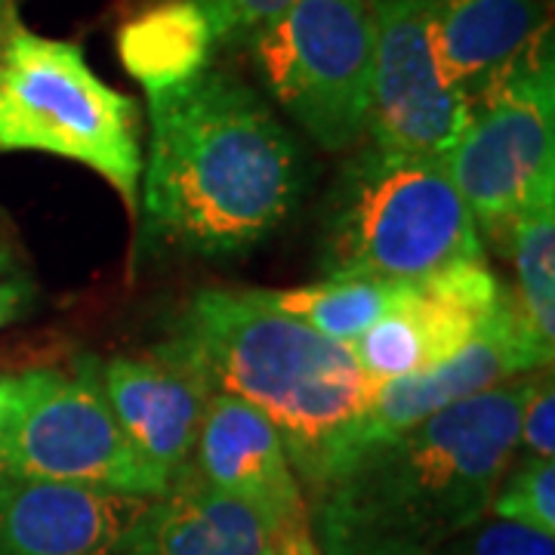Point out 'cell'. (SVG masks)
Returning <instances> with one entry per match:
<instances>
[{
  "mask_svg": "<svg viewBox=\"0 0 555 555\" xmlns=\"http://www.w3.org/2000/svg\"><path fill=\"white\" fill-rule=\"evenodd\" d=\"M145 219L173 247L225 257L269 238L294 214L302 158L269 105L229 72L149 96Z\"/></svg>",
  "mask_w": 555,
  "mask_h": 555,
  "instance_id": "6da1fadb",
  "label": "cell"
},
{
  "mask_svg": "<svg viewBox=\"0 0 555 555\" xmlns=\"http://www.w3.org/2000/svg\"><path fill=\"white\" fill-rule=\"evenodd\" d=\"M531 377L456 401L374 441L315 500L321 555H429L488 516L518 454Z\"/></svg>",
  "mask_w": 555,
  "mask_h": 555,
  "instance_id": "7a4b0ae2",
  "label": "cell"
},
{
  "mask_svg": "<svg viewBox=\"0 0 555 555\" xmlns=\"http://www.w3.org/2000/svg\"><path fill=\"white\" fill-rule=\"evenodd\" d=\"M167 346L210 392L254 404L275 426L312 496L371 444L377 386L352 349L281 312L266 291H198Z\"/></svg>",
  "mask_w": 555,
  "mask_h": 555,
  "instance_id": "3957f363",
  "label": "cell"
},
{
  "mask_svg": "<svg viewBox=\"0 0 555 555\" xmlns=\"http://www.w3.org/2000/svg\"><path fill=\"white\" fill-rule=\"evenodd\" d=\"M327 275L411 281L485 259L481 235L444 158L361 149L324 210Z\"/></svg>",
  "mask_w": 555,
  "mask_h": 555,
  "instance_id": "277c9868",
  "label": "cell"
},
{
  "mask_svg": "<svg viewBox=\"0 0 555 555\" xmlns=\"http://www.w3.org/2000/svg\"><path fill=\"white\" fill-rule=\"evenodd\" d=\"M0 152H40L100 173L133 210L142 177L139 115L72 40L16 22L0 38Z\"/></svg>",
  "mask_w": 555,
  "mask_h": 555,
  "instance_id": "5b68a950",
  "label": "cell"
},
{
  "mask_svg": "<svg viewBox=\"0 0 555 555\" xmlns=\"http://www.w3.org/2000/svg\"><path fill=\"white\" fill-rule=\"evenodd\" d=\"M275 102L324 152L367 137L374 16L367 0H294L250 38Z\"/></svg>",
  "mask_w": 555,
  "mask_h": 555,
  "instance_id": "8992f818",
  "label": "cell"
},
{
  "mask_svg": "<svg viewBox=\"0 0 555 555\" xmlns=\"http://www.w3.org/2000/svg\"><path fill=\"white\" fill-rule=\"evenodd\" d=\"M478 229L509 241L518 219L555 198V75L546 40L469 102L466 127L444 155Z\"/></svg>",
  "mask_w": 555,
  "mask_h": 555,
  "instance_id": "52a82bcc",
  "label": "cell"
},
{
  "mask_svg": "<svg viewBox=\"0 0 555 555\" xmlns=\"http://www.w3.org/2000/svg\"><path fill=\"white\" fill-rule=\"evenodd\" d=\"M0 476L38 478L118 494L160 496L164 478L137 454L102 392L100 367L50 371L0 438Z\"/></svg>",
  "mask_w": 555,
  "mask_h": 555,
  "instance_id": "ba28073f",
  "label": "cell"
},
{
  "mask_svg": "<svg viewBox=\"0 0 555 555\" xmlns=\"http://www.w3.org/2000/svg\"><path fill=\"white\" fill-rule=\"evenodd\" d=\"M374 16L371 142L401 155L444 158L466 127V102L433 50V0H367Z\"/></svg>",
  "mask_w": 555,
  "mask_h": 555,
  "instance_id": "9c48e42d",
  "label": "cell"
},
{
  "mask_svg": "<svg viewBox=\"0 0 555 555\" xmlns=\"http://www.w3.org/2000/svg\"><path fill=\"white\" fill-rule=\"evenodd\" d=\"M500 297L503 284L485 259L398 281L386 315L349 349L374 386L414 377L456 356L481 331Z\"/></svg>",
  "mask_w": 555,
  "mask_h": 555,
  "instance_id": "30bf717a",
  "label": "cell"
},
{
  "mask_svg": "<svg viewBox=\"0 0 555 555\" xmlns=\"http://www.w3.org/2000/svg\"><path fill=\"white\" fill-rule=\"evenodd\" d=\"M546 364H553V349L537 339L518 309V299L503 294L481 331L456 356L423 374L377 386L371 408V444L411 429L441 408L491 392Z\"/></svg>",
  "mask_w": 555,
  "mask_h": 555,
  "instance_id": "8fae6325",
  "label": "cell"
},
{
  "mask_svg": "<svg viewBox=\"0 0 555 555\" xmlns=\"http://www.w3.org/2000/svg\"><path fill=\"white\" fill-rule=\"evenodd\" d=\"M152 500L0 476V555H127Z\"/></svg>",
  "mask_w": 555,
  "mask_h": 555,
  "instance_id": "7c38bea8",
  "label": "cell"
},
{
  "mask_svg": "<svg viewBox=\"0 0 555 555\" xmlns=\"http://www.w3.org/2000/svg\"><path fill=\"white\" fill-rule=\"evenodd\" d=\"M100 383L127 441L170 485L192 460L210 386L167 343L149 356L105 361Z\"/></svg>",
  "mask_w": 555,
  "mask_h": 555,
  "instance_id": "4fadbf2b",
  "label": "cell"
},
{
  "mask_svg": "<svg viewBox=\"0 0 555 555\" xmlns=\"http://www.w3.org/2000/svg\"><path fill=\"white\" fill-rule=\"evenodd\" d=\"M189 466L222 494L254 503L294 537L312 534L302 481L278 429L241 398H207Z\"/></svg>",
  "mask_w": 555,
  "mask_h": 555,
  "instance_id": "5bb4252c",
  "label": "cell"
},
{
  "mask_svg": "<svg viewBox=\"0 0 555 555\" xmlns=\"http://www.w3.org/2000/svg\"><path fill=\"white\" fill-rule=\"evenodd\" d=\"M306 537L287 534L254 503L222 494L185 466L152 500L127 555H281Z\"/></svg>",
  "mask_w": 555,
  "mask_h": 555,
  "instance_id": "9a60e30c",
  "label": "cell"
},
{
  "mask_svg": "<svg viewBox=\"0 0 555 555\" xmlns=\"http://www.w3.org/2000/svg\"><path fill=\"white\" fill-rule=\"evenodd\" d=\"M433 50L466 108L550 40L543 0H433Z\"/></svg>",
  "mask_w": 555,
  "mask_h": 555,
  "instance_id": "2e32d148",
  "label": "cell"
},
{
  "mask_svg": "<svg viewBox=\"0 0 555 555\" xmlns=\"http://www.w3.org/2000/svg\"><path fill=\"white\" fill-rule=\"evenodd\" d=\"M214 43V25L195 0H160L120 25L118 56L152 96L210 68Z\"/></svg>",
  "mask_w": 555,
  "mask_h": 555,
  "instance_id": "e0dca14e",
  "label": "cell"
},
{
  "mask_svg": "<svg viewBox=\"0 0 555 555\" xmlns=\"http://www.w3.org/2000/svg\"><path fill=\"white\" fill-rule=\"evenodd\" d=\"M398 281L361 275H327L324 281L294 287V291H266L281 312L299 318L312 331L352 346L396 299Z\"/></svg>",
  "mask_w": 555,
  "mask_h": 555,
  "instance_id": "ac0fdd59",
  "label": "cell"
},
{
  "mask_svg": "<svg viewBox=\"0 0 555 555\" xmlns=\"http://www.w3.org/2000/svg\"><path fill=\"white\" fill-rule=\"evenodd\" d=\"M518 309L543 346H555V198L537 204L509 232Z\"/></svg>",
  "mask_w": 555,
  "mask_h": 555,
  "instance_id": "d6986e66",
  "label": "cell"
},
{
  "mask_svg": "<svg viewBox=\"0 0 555 555\" xmlns=\"http://www.w3.org/2000/svg\"><path fill=\"white\" fill-rule=\"evenodd\" d=\"M491 516L518 521L555 537V463L540 456H525L496 485Z\"/></svg>",
  "mask_w": 555,
  "mask_h": 555,
  "instance_id": "ffe728a7",
  "label": "cell"
},
{
  "mask_svg": "<svg viewBox=\"0 0 555 555\" xmlns=\"http://www.w3.org/2000/svg\"><path fill=\"white\" fill-rule=\"evenodd\" d=\"M429 555H555V537L488 513Z\"/></svg>",
  "mask_w": 555,
  "mask_h": 555,
  "instance_id": "44dd1931",
  "label": "cell"
},
{
  "mask_svg": "<svg viewBox=\"0 0 555 555\" xmlns=\"http://www.w3.org/2000/svg\"><path fill=\"white\" fill-rule=\"evenodd\" d=\"M214 25L217 40H250L294 0H195Z\"/></svg>",
  "mask_w": 555,
  "mask_h": 555,
  "instance_id": "7402d4cb",
  "label": "cell"
},
{
  "mask_svg": "<svg viewBox=\"0 0 555 555\" xmlns=\"http://www.w3.org/2000/svg\"><path fill=\"white\" fill-rule=\"evenodd\" d=\"M518 444L528 451V456H555V389L550 377H531L518 416Z\"/></svg>",
  "mask_w": 555,
  "mask_h": 555,
  "instance_id": "603a6c76",
  "label": "cell"
},
{
  "mask_svg": "<svg viewBox=\"0 0 555 555\" xmlns=\"http://www.w3.org/2000/svg\"><path fill=\"white\" fill-rule=\"evenodd\" d=\"M50 371H25V374H0V438L7 429L20 420V414L28 408L43 379Z\"/></svg>",
  "mask_w": 555,
  "mask_h": 555,
  "instance_id": "cb8c5ba5",
  "label": "cell"
},
{
  "mask_svg": "<svg viewBox=\"0 0 555 555\" xmlns=\"http://www.w3.org/2000/svg\"><path fill=\"white\" fill-rule=\"evenodd\" d=\"M22 302H25V278L20 266L0 250V327L20 315Z\"/></svg>",
  "mask_w": 555,
  "mask_h": 555,
  "instance_id": "d4e9b609",
  "label": "cell"
},
{
  "mask_svg": "<svg viewBox=\"0 0 555 555\" xmlns=\"http://www.w3.org/2000/svg\"><path fill=\"white\" fill-rule=\"evenodd\" d=\"M281 555H318V546L312 537H306V540H299V543H291Z\"/></svg>",
  "mask_w": 555,
  "mask_h": 555,
  "instance_id": "484cf974",
  "label": "cell"
},
{
  "mask_svg": "<svg viewBox=\"0 0 555 555\" xmlns=\"http://www.w3.org/2000/svg\"><path fill=\"white\" fill-rule=\"evenodd\" d=\"M0 38H3V10H0Z\"/></svg>",
  "mask_w": 555,
  "mask_h": 555,
  "instance_id": "4316f807",
  "label": "cell"
},
{
  "mask_svg": "<svg viewBox=\"0 0 555 555\" xmlns=\"http://www.w3.org/2000/svg\"><path fill=\"white\" fill-rule=\"evenodd\" d=\"M318 555H321V553H318Z\"/></svg>",
  "mask_w": 555,
  "mask_h": 555,
  "instance_id": "83f0119b",
  "label": "cell"
}]
</instances>
